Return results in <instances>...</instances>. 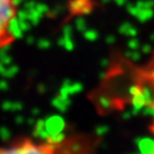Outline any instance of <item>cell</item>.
<instances>
[{"instance_id": "6da1fadb", "label": "cell", "mask_w": 154, "mask_h": 154, "mask_svg": "<svg viewBox=\"0 0 154 154\" xmlns=\"http://www.w3.org/2000/svg\"><path fill=\"white\" fill-rule=\"evenodd\" d=\"M16 16V0H0V47L8 45L16 37L14 29Z\"/></svg>"}, {"instance_id": "7a4b0ae2", "label": "cell", "mask_w": 154, "mask_h": 154, "mask_svg": "<svg viewBox=\"0 0 154 154\" xmlns=\"http://www.w3.org/2000/svg\"><path fill=\"white\" fill-rule=\"evenodd\" d=\"M0 154H54L49 145L35 144L31 140H23L7 149H0Z\"/></svg>"}, {"instance_id": "3957f363", "label": "cell", "mask_w": 154, "mask_h": 154, "mask_svg": "<svg viewBox=\"0 0 154 154\" xmlns=\"http://www.w3.org/2000/svg\"><path fill=\"white\" fill-rule=\"evenodd\" d=\"M153 131H154V127H153Z\"/></svg>"}]
</instances>
